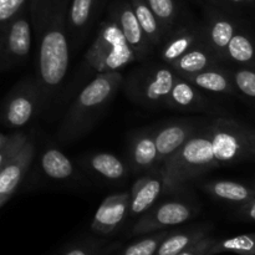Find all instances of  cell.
<instances>
[{"label": "cell", "mask_w": 255, "mask_h": 255, "mask_svg": "<svg viewBox=\"0 0 255 255\" xmlns=\"http://www.w3.org/2000/svg\"><path fill=\"white\" fill-rule=\"evenodd\" d=\"M32 29L29 6L0 29V51L9 65L22 64L29 59L31 50Z\"/></svg>", "instance_id": "52a82bcc"}, {"label": "cell", "mask_w": 255, "mask_h": 255, "mask_svg": "<svg viewBox=\"0 0 255 255\" xmlns=\"http://www.w3.org/2000/svg\"><path fill=\"white\" fill-rule=\"evenodd\" d=\"M129 192L115 193L104 199L95 213L91 231L99 236L114 234L129 213Z\"/></svg>", "instance_id": "9c48e42d"}, {"label": "cell", "mask_w": 255, "mask_h": 255, "mask_svg": "<svg viewBox=\"0 0 255 255\" xmlns=\"http://www.w3.org/2000/svg\"><path fill=\"white\" fill-rule=\"evenodd\" d=\"M203 40L202 26H181L174 27L161 45V59L164 64L169 65L172 61L183 55L193 45Z\"/></svg>", "instance_id": "2e32d148"}, {"label": "cell", "mask_w": 255, "mask_h": 255, "mask_svg": "<svg viewBox=\"0 0 255 255\" xmlns=\"http://www.w3.org/2000/svg\"><path fill=\"white\" fill-rule=\"evenodd\" d=\"M158 20L164 37L176 27L178 19V6L176 0H144Z\"/></svg>", "instance_id": "4316f807"}, {"label": "cell", "mask_w": 255, "mask_h": 255, "mask_svg": "<svg viewBox=\"0 0 255 255\" xmlns=\"http://www.w3.org/2000/svg\"><path fill=\"white\" fill-rule=\"evenodd\" d=\"M228 69V67H227ZM238 95L243 96L255 107V69L236 66L228 69Z\"/></svg>", "instance_id": "83f0119b"}, {"label": "cell", "mask_w": 255, "mask_h": 255, "mask_svg": "<svg viewBox=\"0 0 255 255\" xmlns=\"http://www.w3.org/2000/svg\"><path fill=\"white\" fill-rule=\"evenodd\" d=\"M203 189L218 201L243 206L255 194V187L234 181H212L203 184Z\"/></svg>", "instance_id": "44dd1931"}, {"label": "cell", "mask_w": 255, "mask_h": 255, "mask_svg": "<svg viewBox=\"0 0 255 255\" xmlns=\"http://www.w3.org/2000/svg\"><path fill=\"white\" fill-rule=\"evenodd\" d=\"M238 216L243 221L255 222V194L251 201L239 207Z\"/></svg>", "instance_id": "836d02e7"}, {"label": "cell", "mask_w": 255, "mask_h": 255, "mask_svg": "<svg viewBox=\"0 0 255 255\" xmlns=\"http://www.w3.org/2000/svg\"><path fill=\"white\" fill-rule=\"evenodd\" d=\"M70 0H29L31 29L37 46V76L42 110L65 81L70 65L67 10Z\"/></svg>", "instance_id": "6da1fadb"}, {"label": "cell", "mask_w": 255, "mask_h": 255, "mask_svg": "<svg viewBox=\"0 0 255 255\" xmlns=\"http://www.w3.org/2000/svg\"><path fill=\"white\" fill-rule=\"evenodd\" d=\"M233 253L237 255H255V233L242 234L233 238L217 239L209 249L208 255Z\"/></svg>", "instance_id": "484cf974"}, {"label": "cell", "mask_w": 255, "mask_h": 255, "mask_svg": "<svg viewBox=\"0 0 255 255\" xmlns=\"http://www.w3.org/2000/svg\"><path fill=\"white\" fill-rule=\"evenodd\" d=\"M27 139H29L25 133H22V132H17V133L11 134L7 143L0 148V169L21 149V147L26 143Z\"/></svg>", "instance_id": "f546056e"}, {"label": "cell", "mask_w": 255, "mask_h": 255, "mask_svg": "<svg viewBox=\"0 0 255 255\" xmlns=\"http://www.w3.org/2000/svg\"><path fill=\"white\" fill-rule=\"evenodd\" d=\"M168 231L163 229V231L146 234L144 238L129 244L119 255H154L161 242L168 236Z\"/></svg>", "instance_id": "f1b7e54d"}, {"label": "cell", "mask_w": 255, "mask_h": 255, "mask_svg": "<svg viewBox=\"0 0 255 255\" xmlns=\"http://www.w3.org/2000/svg\"><path fill=\"white\" fill-rule=\"evenodd\" d=\"M211 231L212 226L201 224V226H193L191 228L174 232V233L169 232L168 236L161 242L154 255H174L181 253L208 237Z\"/></svg>", "instance_id": "d6986e66"}, {"label": "cell", "mask_w": 255, "mask_h": 255, "mask_svg": "<svg viewBox=\"0 0 255 255\" xmlns=\"http://www.w3.org/2000/svg\"><path fill=\"white\" fill-rule=\"evenodd\" d=\"M124 84L120 71L101 72L81 90L60 124L57 138L70 143L81 138L97 122Z\"/></svg>", "instance_id": "7a4b0ae2"}, {"label": "cell", "mask_w": 255, "mask_h": 255, "mask_svg": "<svg viewBox=\"0 0 255 255\" xmlns=\"http://www.w3.org/2000/svg\"><path fill=\"white\" fill-rule=\"evenodd\" d=\"M198 213L196 203L183 197H173L156 203L142 214L131 229V236H144L179 226L191 221Z\"/></svg>", "instance_id": "5b68a950"}, {"label": "cell", "mask_w": 255, "mask_h": 255, "mask_svg": "<svg viewBox=\"0 0 255 255\" xmlns=\"http://www.w3.org/2000/svg\"><path fill=\"white\" fill-rule=\"evenodd\" d=\"M10 137H11V134L0 133V148H1V147H4L5 144L7 143V141L10 139Z\"/></svg>", "instance_id": "e575fe53"}, {"label": "cell", "mask_w": 255, "mask_h": 255, "mask_svg": "<svg viewBox=\"0 0 255 255\" xmlns=\"http://www.w3.org/2000/svg\"><path fill=\"white\" fill-rule=\"evenodd\" d=\"M226 1L233 2V4H253L254 0H226Z\"/></svg>", "instance_id": "d590c367"}, {"label": "cell", "mask_w": 255, "mask_h": 255, "mask_svg": "<svg viewBox=\"0 0 255 255\" xmlns=\"http://www.w3.org/2000/svg\"><path fill=\"white\" fill-rule=\"evenodd\" d=\"M101 0H70L67 10V31L72 36H81L91 24Z\"/></svg>", "instance_id": "7402d4cb"}, {"label": "cell", "mask_w": 255, "mask_h": 255, "mask_svg": "<svg viewBox=\"0 0 255 255\" xmlns=\"http://www.w3.org/2000/svg\"><path fill=\"white\" fill-rule=\"evenodd\" d=\"M9 198H10L9 196H0V207H1Z\"/></svg>", "instance_id": "74e56055"}, {"label": "cell", "mask_w": 255, "mask_h": 255, "mask_svg": "<svg viewBox=\"0 0 255 255\" xmlns=\"http://www.w3.org/2000/svg\"><path fill=\"white\" fill-rule=\"evenodd\" d=\"M177 74L169 65H147L136 69L125 84L126 95L143 107H166Z\"/></svg>", "instance_id": "3957f363"}, {"label": "cell", "mask_w": 255, "mask_h": 255, "mask_svg": "<svg viewBox=\"0 0 255 255\" xmlns=\"http://www.w3.org/2000/svg\"><path fill=\"white\" fill-rule=\"evenodd\" d=\"M166 109L189 112H209L212 105L201 89L177 75L167 100Z\"/></svg>", "instance_id": "4fadbf2b"}, {"label": "cell", "mask_w": 255, "mask_h": 255, "mask_svg": "<svg viewBox=\"0 0 255 255\" xmlns=\"http://www.w3.org/2000/svg\"><path fill=\"white\" fill-rule=\"evenodd\" d=\"M216 241H217L216 238L208 236L204 239H202V241H199L198 243L194 244V246H192L191 248L186 249V251L174 255H208L209 249H211V247L213 246V243Z\"/></svg>", "instance_id": "d6a6232c"}, {"label": "cell", "mask_w": 255, "mask_h": 255, "mask_svg": "<svg viewBox=\"0 0 255 255\" xmlns=\"http://www.w3.org/2000/svg\"><path fill=\"white\" fill-rule=\"evenodd\" d=\"M164 192V177L159 167L146 172L132 186L129 198V213L132 218L141 217L157 203Z\"/></svg>", "instance_id": "30bf717a"}, {"label": "cell", "mask_w": 255, "mask_h": 255, "mask_svg": "<svg viewBox=\"0 0 255 255\" xmlns=\"http://www.w3.org/2000/svg\"><path fill=\"white\" fill-rule=\"evenodd\" d=\"M110 17L119 25L127 44L133 51L137 61L147 59L153 49L151 47L146 35L143 34L141 26H139L138 20L131 6V2L124 0L115 5L112 7Z\"/></svg>", "instance_id": "ba28073f"}, {"label": "cell", "mask_w": 255, "mask_h": 255, "mask_svg": "<svg viewBox=\"0 0 255 255\" xmlns=\"http://www.w3.org/2000/svg\"><path fill=\"white\" fill-rule=\"evenodd\" d=\"M199 124L192 121H174L159 127H153L154 141L157 147V164L161 167L168 158L182 148Z\"/></svg>", "instance_id": "8fae6325"}, {"label": "cell", "mask_w": 255, "mask_h": 255, "mask_svg": "<svg viewBox=\"0 0 255 255\" xmlns=\"http://www.w3.org/2000/svg\"><path fill=\"white\" fill-rule=\"evenodd\" d=\"M86 168L110 182H120L127 176L126 164L117 156L107 152H99L87 157Z\"/></svg>", "instance_id": "603a6c76"}, {"label": "cell", "mask_w": 255, "mask_h": 255, "mask_svg": "<svg viewBox=\"0 0 255 255\" xmlns=\"http://www.w3.org/2000/svg\"><path fill=\"white\" fill-rule=\"evenodd\" d=\"M27 4L29 0H0V29L27 6Z\"/></svg>", "instance_id": "1f68e13d"}, {"label": "cell", "mask_w": 255, "mask_h": 255, "mask_svg": "<svg viewBox=\"0 0 255 255\" xmlns=\"http://www.w3.org/2000/svg\"><path fill=\"white\" fill-rule=\"evenodd\" d=\"M129 2H131L134 15L138 20L139 26H141L143 34L146 35L152 49L161 47L164 40V34L152 10L149 9L144 0H129Z\"/></svg>", "instance_id": "cb8c5ba5"}, {"label": "cell", "mask_w": 255, "mask_h": 255, "mask_svg": "<svg viewBox=\"0 0 255 255\" xmlns=\"http://www.w3.org/2000/svg\"><path fill=\"white\" fill-rule=\"evenodd\" d=\"M157 147L153 127L137 132L129 143V168L133 173H146L157 168Z\"/></svg>", "instance_id": "5bb4252c"}, {"label": "cell", "mask_w": 255, "mask_h": 255, "mask_svg": "<svg viewBox=\"0 0 255 255\" xmlns=\"http://www.w3.org/2000/svg\"><path fill=\"white\" fill-rule=\"evenodd\" d=\"M41 169L49 178L55 181H66L74 176V164L66 154L60 149L51 147L45 149L40 159Z\"/></svg>", "instance_id": "d4e9b609"}, {"label": "cell", "mask_w": 255, "mask_h": 255, "mask_svg": "<svg viewBox=\"0 0 255 255\" xmlns=\"http://www.w3.org/2000/svg\"><path fill=\"white\" fill-rule=\"evenodd\" d=\"M35 157V144L27 139L19 152L0 169V196L11 197L26 172L29 171Z\"/></svg>", "instance_id": "9a60e30c"}, {"label": "cell", "mask_w": 255, "mask_h": 255, "mask_svg": "<svg viewBox=\"0 0 255 255\" xmlns=\"http://www.w3.org/2000/svg\"><path fill=\"white\" fill-rule=\"evenodd\" d=\"M42 111L41 94L35 79H26L15 86L2 106V121L6 126L17 128L29 124Z\"/></svg>", "instance_id": "8992f818"}, {"label": "cell", "mask_w": 255, "mask_h": 255, "mask_svg": "<svg viewBox=\"0 0 255 255\" xmlns=\"http://www.w3.org/2000/svg\"><path fill=\"white\" fill-rule=\"evenodd\" d=\"M106 242L100 239H86L71 247L64 255H102L106 253Z\"/></svg>", "instance_id": "4dcf8cb0"}, {"label": "cell", "mask_w": 255, "mask_h": 255, "mask_svg": "<svg viewBox=\"0 0 255 255\" xmlns=\"http://www.w3.org/2000/svg\"><path fill=\"white\" fill-rule=\"evenodd\" d=\"M178 76L183 77L184 80L203 91L212 92V94L238 95L228 69L223 65H217L196 74L178 75Z\"/></svg>", "instance_id": "ac0fdd59"}, {"label": "cell", "mask_w": 255, "mask_h": 255, "mask_svg": "<svg viewBox=\"0 0 255 255\" xmlns=\"http://www.w3.org/2000/svg\"><path fill=\"white\" fill-rule=\"evenodd\" d=\"M217 65H222L221 60L209 49L204 40H202L172 61L169 66L177 75H191Z\"/></svg>", "instance_id": "e0dca14e"}, {"label": "cell", "mask_w": 255, "mask_h": 255, "mask_svg": "<svg viewBox=\"0 0 255 255\" xmlns=\"http://www.w3.org/2000/svg\"><path fill=\"white\" fill-rule=\"evenodd\" d=\"M9 66V62L6 61V59L4 57V55L1 54V51H0V66Z\"/></svg>", "instance_id": "8d00e7d4"}, {"label": "cell", "mask_w": 255, "mask_h": 255, "mask_svg": "<svg viewBox=\"0 0 255 255\" xmlns=\"http://www.w3.org/2000/svg\"><path fill=\"white\" fill-rule=\"evenodd\" d=\"M86 61L92 70L101 74L120 71L137 60L119 25L110 17L100 25L97 36L86 54Z\"/></svg>", "instance_id": "277c9868"}, {"label": "cell", "mask_w": 255, "mask_h": 255, "mask_svg": "<svg viewBox=\"0 0 255 255\" xmlns=\"http://www.w3.org/2000/svg\"><path fill=\"white\" fill-rule=\"evenodd\" d=\"M239 25L236 20L216 10H208L206 15V24L202 26L203 40L209 49L216 54L221 62H226L227 46L238 30Z\"/></svg>", "instance_id": "7c38bea8"}, {"label": "cell", "mask_w": 255, "mask_h": 255, "mask_svg": "<svg viewBox=\"0 0 255 255\" xmlns=\"http://www.w3.org/2000/svg\"><path fill=\"white\" fill-rule=\"evenodd\" d=\"M226 62L236 66L255 69V34L244 27H238L227 46Z\"/></svg>", "instance_id": "ffe728a7"}]
</instances>
